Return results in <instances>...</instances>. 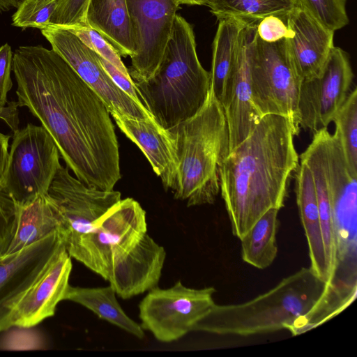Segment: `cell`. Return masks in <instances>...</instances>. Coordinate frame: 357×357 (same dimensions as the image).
I'll list each match as a JSON object with an SVG mask.
<instances>
[{
    "label": "cell",
    "mask_w": 357,
    "mask_h": 357,
    "mask_svg": "<svg viewBox=\"0 0 357 357\" xmlns=\"http://www.w3.org/2000/svg\"><path fill=\"white\" fill-rule=\"evenodd\" d=\"M18 107L54 140L66 167L86 185L112 190L121 178L119 146L100 96L52 49L18 47L13 67Z\"/></svg>",
    "instance_id": "1"
},
{
    "label": "cell",
    "mask_w": 357,
    "mask_h": 357,
    "mask_svg": "<svg viewBox=\"0 0 357 357\" xmlns=\"http://www.w3.org/2000/svg\"><path fill=\"white\" fill-rule=\"evenodd\" d=\"M294 136L287 118L264 115L222 161L220 192L238 238L268 210L284 206L289 179L298 166Z\"/></svg>",
    "instance_id": "2"
},
{
    "label": "cell",
    "mask_w": 357,
    "mask_h": 357,
    "mask_svg": "<svg viewBox=\"0 0 357 357\" xmlns=\"http://www.w3.org/2000/svg\"><path fill=\"white\" fill-rule=\"evenodd\" d=\"M333 283L302 268L253 299L231 305L215 304L194 331L248 336L289 330L328 294Z\"/></svg>",
    "instance_id": "3"
},
{
    "label": "cell",
    "mask_w": 357,
    "mask_h": 357,
    "mask_svg": "<svg viewBox=\"0 0 357 357\" xmlns=\"http://www.w3.org/2000/svg\"><path fill=\"white\" fill-rule=\"evenodd\" d=\"M139 100L154 120L169 130L194 116L211 86L210 72L201 65L193 29L176 15L172 36L154 75L133 82Z\"/></svg>",
    "instance_id": "4"
},
{
    "label": "cell",
    "mask_w": 357,
    "mask_h": 357,
    "mask_svg": "<svg viewBox=\"0 0 357 357\" xmlns=\"http://www.w3.org/2000/svg\"><path fill=\"white\" fill-rule=\"evenodd\" d=\"M178 162L172 190L187 206L213 204L220 192L219 171L229 153L224 109L210 86L206 99L192 117L168 130Z\"/></svg>",
    "instance_id": "5"
},
{
    "label": "cell",
    "mask_w": 357,
    "mask_h": 357,
    "mask_svg": "<svg viewBox=\"0 0 357 357\" xmlns=\"http://www.w3.org/2000/svg\"><path fill=\"white\" fill-rule=\"evenodd\" d=\"M146 231V212L141 205L132 198L121 199L66 251L107 281Z\"/></svg>",
    "instance_id": "6"
},
{
    "label": "cell",
    "mask_w": 357,
    "mask_h": 357,
    "mask_svg": "<svg viewBox=\"0 0 357 357\" xmlns=\"http://www.w3.org/2000/svg\"><path fill=\"white\" fill-rule=\"evenodd\" d=\"M250 80L252 100L261 116L276 114L300 132L298 98L301 79L289 58L285 39L266 43L256 36L251 50Z\"/></svg>",
    "instance_id": "7"
},
{
    "label": "cell",
    "mask_w": 357,
    "mask_h": 357,
    "mask_svg": "<svg viewBox=\"0 0 357 357\" xmlns=\"http://www.w3.org/2000/svg\"><path fill=\"white\" fill-rule=\"evenodd\" d=\"M58 147L42 126L28 123L13 133L3 191L15 205L45 195L61 167Z\"/></svg>",
    "instance_id": "8"
},
{
    "label": "cell",
    "mask_w": 357,
    "mask_h": 357,
    "mask_svg": "<svg viewBox=\"0 0 357 357\" xmlns=\"http://www.w3.org/2000/svg\"><path fill=\"white\" fill-rule=\"evenodd\" d=\"M213 287L189 288L178 280L172 287L149 290L139 305L140 326L162 342L178 340L194 331L215 304Z\"/></svg>",
    "instance_id": "9"
},
{
    "label": "cell",
    "mask_w": 357,
    "mask_h": 357,
    "mask_svg": "<svg viewBox=\"0 0 357 357\" xmlns=\"http://www.w3.org/2000/svg\"><path fill=\"white\" fill-rule=\"evenodd\" d=\"M41 33L52 49L100 96L110 114L118 112L136 119H153L143 105L116 85L101 65L98 54L76 35L54 25L41 30Z\"/></svg>",
    "instance_id": "10"
},
{
    "label": "cell",
    "mask_w": 357,
    "mask_h": 357,
    "mask_svg": "<svg viewBox=\"0 0 357 357\" xmlns=\"http://www.w3.org/2000/svg\"><path fill=\"white\" fill-rule=\"evenodd\" d=\"M353 79L347 53L334 46L321 73L301 82L298 98L300 128L313 134L327 128L350 93Z\"/></svg>",
    "instance_id": "11"
},
{
    "label": "cell",
    "mask_w": 357,
    "mask_h": 357,
    "mask_svg": "<svg viewBox=\"0 0 357 357\" xmlns=\"http://www.w3.org/2000/svg\"><path fill=\"white\" fill-rule=\"evenodd\" d=\"M135 53L129 75L133 82L151 78L158 69L172 33L178 6L173 0H126Z\"/></svg>",
    "instance_id": "12"
},
{
    "label": "cell",
    "mask_w": 357,
    "mask_h": 357,
    "mask_svg": "<svg viewBox=\"0 0 357 357\" xmlns=\"http://www.w3.org/2000/svg\"><path fill=\"white\" fill-rule=\"evenodd\" d=\"M61 213L66 229V249L72 245L94 223L121 199L117 190L91 187L73 176L61 167L47 192Z\"/></svg>",
    "instance_id": "13"
},
{
    "label": "cell",
    "mask_w": 357,
    "mask_h": 357,
    "mask_svg": "<svg viewBox=\"0 0 357 357\" xmlns=\"http://www.w3.org/2000/svg\"><path fill=\"white\" fill-rule=\"evenodd\" d=\"M63 248L65 236L55 232L19 252L0 257V333L13 326L17 303Z\"/></svg>",
    "instance_id": "14"
},
{
    "label": "cell",
    "mask_w": 357,
    "mask_h": 357,
    "mask_svg": "<svg viewBox=\"0 0 357 357\" xmlns=\"http://www.w3.org/2000/svg\"><path fill=\"white\" fill-rule=\"evenodd\" d=\"M257 22L248 24L241 31L237 52L221 103L229 131V152L250 135L262 117L252 100L249 70Z\"/></svg>",
    "instance_id": "15"
},
{
    "label": "cell",
    "mask_w": 357,
    "mask_h": 357,
    "mask_svg": "<svg viewBox=\"0 0 357 357\" xmlns=\"http://www.w3.org/2000/svg\"><path fill=\"white\" fill-rule=\"evenodd\" d=\"M71 270V257L63 248L17 303L13 325L33 328L52 317L58 303L64 300Z\"/></svg>",
    "instance_id": "16"
},
{
    "label": "cell",
    "mask_w": 357,
    "mask_h": 357,
    "mask_svg": "<svg viewBox=\"0 0 357 357\" xmlns=\"http://www.w3.org/2000/svg\"><path fill=\"white\" fill-rule=\"evenodd\" d=\"M287 24L293 36L285 39L286 47L297 75L301 81L317 76L334 47V31L298 6L287 15Z\"/></svg>",
    "instance_id": "17"
},
{
    "label": "cell",
    "mask_w": 357,
    "mask_h": 357,
    "mask_svg": "<svg viewBox=\"0 0 357 357\" xmlns=\"http://www.w3.org/2000/svg\"><path fill=\"white\" fill-rule=\"evenodd\" d=\"M110 115L121 132L145 155L164 188L172 190L176 184L178 162L169 130L153 119H136L118 112Z\"/></svg>",
    "instance_id": "18"
},
{
    "label": "cell",
    "mask_w": 357,
    "mask_h": 357,
    "mask_svg": "<svg viewBox=\"0 0 357 357\" xmlns=\"http://www.w3.org/2000/svg\"><path fill=\"white\" fill-rule=\"evenodd\" d=\"M165 257V248L146 233L107 281L123 299L149 291L158 286Z\"/></svg>",
    "instance_id": "19"
},
{
    "label": "cell",
    "mask_w": 357,
    "mask_h": 357,
    "mask_svg": "<svg viewBox=\"0 0 357 357\" xmlns=\"http://www.w3.org/2000/svg\"><path fill=\"white\" fill-rule=\"evenodd\" d=\"M55 232L63 234L66 241L64 220L47 194L37 197L28 204H15L1 256L19 252Z\"/></svg>",
    "instance_id": "20"
},
{
    "label": "cell",
    "mask_w": 357,
    "mask_h": 357,
    "mask_svg": "<svg viewBox=\"0 0 357 357\" xmlns=\"http://www.w3.org/2000/svg\"><path fill=\"white\" fill-rule=\"evenodd\" d=\"M300 159L308 167L313 177L326 264L330 279L333 282L339 264L338 228L328 190L320 144L314 134L311 143L301 154Z\"/></svg>",
    "instance_id": "21"
},
{
    "label": "cell",
    "mask_w": 357,
    "mask_h": 357,
    "mask_svg": "<svg viewBox=\"0 0 357 357\" xmlns=\"http://www.w3.org/2000/svg\"><path fill=\"white\" fill-rule=\"evenodd\" d=\"M296 172V202L307 242L310 268L320 279L333 283L326 264L313 177L308 167L303 162L298 164Z\"/></svg>",
    "instance_id": "22"
},
{
    "label": "cell",
    "mask_w": 357,
    "mask_h": 357,
    "mask_svg": "<svg viewBox=\"0 0 357 357\" xmlns=\"http://www.w3.org/2000/svg\"><path fill=\"white\" fill-rule=\"evenodd\" d=\"M86 23L106 39L121 56H132L135 53L126 0H89Z\"/></svg>",
    "instance_id": "23"
},
{
    "label": "cell",
    "mask_w": 357,
    "mask_h": 357,
    "mask_svg": "<svg viewBox=\"0 0 357 357\" xmlns=\"http://www.w3.org/2000/svg\"><path fill=\"white\" fill-rule=\"evenodd\" d=\"M112 286L81 287L68 285L64 300L77 303L104 319L139 339L144 337L140 324L123 311Z\"/></svg>",
    "instance_id": "24"
},
{
    "label": "cell",
    "mask_w": 357,
    "mask_h": 357,
    "mask_svg": "<svg viewBox=\"0 0 357 357\" xmlns=\"http://www.w3.org/2000/svg\"><path fill=\"white\" fill-rule=\"evenodd\" d=\"M218 21L213 43L210 86L221 104L237 52L241 31L248 24L252 22L236 17H226Z\"/></svg>",
    "instance_id": "25"
},
{
    "label": "cell",
    "mask_w": 357,
    "mask_h": 357,
    "mask_svg": "<svg viewBox=\"0 0 357 357\" xmlns=\"http://www.w3.org/2000/svg\"><path fill=\"white\" fill-rule=\"evenodd\" d=\"M279 211L277 208L268 210L240 239L242 259L255 268H266L277 257Z\"/></svg>",
    "instance_id": "26"
},
{
    "label": "cell",
    "mask_w": 357,
    "mask_h": 357,
    "mask_svg": "<svg viewBox=\"0 0 357 357\" xmlns=\"http://www.w3.org/2000/svg\"><path fill=\"white\" fill-rule=\"evenodd\" d=\"M207 6L218 20L236 17L253 22L272 15L287 18L298 3L297 0H211Z\"/></svg>",
    "instance_id": "27"
},
{
    "label": "cell",
    "mask_w": 357,
    "mask_h": 357,
    "mask_svg": "<svg viewBox=\"0 0 357 357\" xmlns=\"http://www.w3.org/2000/svg\"><path fill=\"white\" fill-rule=\"evenodd\" d=\"M356 297V281L334 282L318 305L301 317L289 331L292 335H298L319 326L344 310Z\"/></svg>",
    "instance_id": "28"
},
{
    "label": "cell",
    "mask_w": 357,
    "mask_h": 357,
    "mask_svg": "<svg viewBox=\"0 0 357 357\" xmlns=\"http://www.w3.org/2000/svg\"><path fill=\"white\" fill-rule=\"evenodd\" d=\"M335 133L351 172L357 174V88L351 89L345 102L334 116Z\"/></svg>",
    "instance_id": "29"
},
{
    "label": "cell",
    "mask_w": 357,
    "mask_h": 357,
    "mask_svg": "<svg viewBox=\"0 0 357 357\" xmlns=\"http://www.w3.org/2000/svg\"><path fill=\"white\" fill-rule=\"evenodd\" d=\"M297 3L322 26L334 32L349 23L346 0H297Z\"/></svg>",
    "instance_id": "30"
},
{
    "label": "cell",
    "mask_w": 357,
    "mask_h": 357,
    "mask_svg": "<svg viewBox=\"0 0 357 357\" xmlns=\"http://www.w3.org/2000/svg\"><path fill=\"white\" fill-rule=\"evenodd\" d=\"M58 0H24L12 17V25L22 29H47Z\"/></svg>",
    "instance_id": "31"
},
{
    "label": "cell",
    "mask_w": 357,
    "mask_h": 357,
    "mask_svg": "<svg viewBox=\"0 0 357 357\" xmlns=\"http://www.w3.org/2000/svg\"><path fill=\"white\" fill-rule=\"evenodd\" d=\"M64 29L73 33L86 46L111 63L125 75L130 77L128 70L123 63L120 54L98 31L89 26H70Z\"/></svg>",
    "instance_id": "32"
},
{
    "label": "cell",
    "mask_w": 357,
    "mask_h": 357,
    "mask_svg": "<svg viewBox=\"0 0 357 357\" xmlns=\"http://www.w3.org/2000/svg\"><path fill=\"white\" fill-rule=\"evenodd\" d=\"M88 3L89 0H58L50 25L63 28L87 26L86 10Z\"/></svg>",
    "instance_id": "33"
},
{
    "label": "cell",
    "mask_w": 357,
    "mask_h": 357,
    "mask_svg": "<svg viewBox=\"0 0 357 357\" xmlns=\"http://www.w3.org/2000/svg\"><path fill=\"white\" fill-rule=\"evenodd\" d=\"M257 35L262 41L271 43L292 37L293 32L287 26V18L272 15L257 22Z\"/></svg>",
    "instance_id": "34"
},
{
    "label": "cell",
    "mask_w": 357,
    "mask_h": 357,
    "mask_svg": "<svg viewBox=\"0 0 357 357\" xmlns=\"http://www.w3.org/2000/svg\"><path fill=\"white\" fill-rule=\"evenodd\" d=\"M13 59L11 47L8 43L0 46V113L7 105V95L13 87L10 77Z\"/></svg>",
    "instance_id": "35"
},
{
    "label": "cell",
    "mask_w": 357,
    "mask_h": 357,
    "mask_svg": "<svg viewBox=\"0 0 357 357\" xmlns=\"http://www.w3.org/2000/svg\"><path fill=\"white\" fill-rule=\"evenodd\" d=\"M98 58L101 65L112 78L113 82L116 84V85L123 91L130 96L137 103L143 105L139 100L137 92V89L131 77L125 75L114 66H113L104 58L101 57L100 55H98Z\"/></svg>",
    "instance_id": "36"
},
{
    "label": "cell",
    "mask_w": 357,
    "mask_h": 357,
    "mask_svg": "<svg viewBox=\"0 0 357 357\" xmlns=\"http://www.w3.org/2000/svg\"><path fill=\"white\" fill-rule=\"evenodd\" d=\"M14 212L15 204L13 200L3 190L0 191V256Z\"/></svg>",
    "instance_id": "37"
},
{
    "label": "cell",
    "mask_w": 357,
    "mask_h": 357,
    "mask_svg": "<svg viewBox=\"0 0 357 357\" xmlns=\"http://www.w3.org/2000/svg\"><path fill=\"white\" fill-rule=\"evenodd\" d=\"M17 107V102L8 101L7 105L0 113V119H3L6 123L13 133L19 130Z\"/></svg>",
    "instance_id": "38"
},
{
    "label": "cell",
    "mask_w": 357,
    "mask_h": 357,
    "mask_svg": "<svg viewBox=\"0 0 357 357\" xmlns=\"http://www.w3.org/2000/svg\"><path fill=\"white\" fill-rule=\"evenodd\" d=\"M10 136L0 132V191L3 190L4 176L8 160V142Z\"/></svg>",
    "instance_id": "39"
},
{
    "label": "cell",
    "mask_w": 357,
    "mask_h": 357,
    "mask_svg": "<svg viewBox=\"0 0 357 357\" xmlns=\"http://www.w3.org/2000/svg\"><path fill=\"white\" fill-rule=\"evenodd\" d=\"M24 0H0V13L17 8Z\"/></svg>",
    "instance_id": "40"
},
{
    "label": "cell",
    "mask_w": 357,
    "mask_h": 357,
    "mask_svg": "<svg viewBox=\"0 0 357 357\" xmlns=\"http://www.w3.org/2000/svg\"><path fill=\"white\" fill-rule=\"evenodd\" d=\"M178 6L181 4L208 6L211 0H173Z\"/></svg>",
    "instance_id": "41"
}]
</instances>
